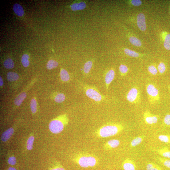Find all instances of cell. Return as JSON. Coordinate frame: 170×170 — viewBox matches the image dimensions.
Listing matches in <instances>:
<instances>
[{"label":"cell","mask_w":170,"mask_h":170,"mask_svg":"<svg viewBox=\"0 0 170 170\" xmlns=\"http://www.w3.org/2000/svg\"><path fill=\"white\" fill-rule=\"evenodd\" d=\"M13 9L15 14L19 17L22 16L24 14V11L22 6L18 4H15L13 6Z\"/></svg>","instance_id":"2e32d148"},{"label":"cell","mask_w":170,"mask_h":170,"mask_svg":"<svg viewBox=\"0 0 170 170\" xmlns=\"http://www.w3.org/2000/svg\"><path fill=\"white\" fill-rule=\"evenodd\" d=\"M132 4L135 6H139L142 4V2L139 0H133L131 1Z\"/></svg>","instance_id":"74e56055"},{"label":"cell","mask_w":170,"mask_h":170,"mask_svg":"<svg viewBox=\"0 0 170 170\" xmlns=\"http://www.w3.org/2000/svg\"><path fill=\"white\" fill-rule=\"evenodd\" d=\"M7 78L10 82L18 80L19 78L18 74L14 72H9L7 74Z\"/></svg>","instance_id":"ac0fdd59"},{"label":"cell","mask_w":170,"mask_h":170,"mask_svg":"<svg viewBox=\"0 0 170 170\" xmlns=\"http://www.w3.org/2000/svg\"><path fill=\"white\" fill-rule=\"evenodd\" d=\"M58 63L57 61L53 60L49 61L47 64V68L49 70L53 69L57 67Z\"/></svg>","instance_id":"603a6c76"},{"label":"cell","mask_w":170,"mask_h":170,"mask_svg":"<svg viewBox=\"0 0 170 170\" xmlns=\"http://www.w3.org/2000/svg\"><path fill=\"white\" fill-rule=\"evenodd\" d=\"M60 77L61 80L64 82H67L70 80V76L68 72L64 69L61 70Z\"/></svg>","instance_id":"d6986e66"},{"label":"cell","mask_w":170,"mask_h":170,"mask_svg":"<svg viewBox=\"0 0 170 170\" xmlns=\"http://www.w3.org/2000/svg\"><path fill=\"white\" fill-rule=\"evenodd\" d=\"M14 132V129L10 128L5 132L2 135L1 140L3 142L7 141L12 136Z\"/></svg>","instance_id":"7c38bea8"},{"label":"cell","mask_w":170,"mask_h":170,"mask_svg":"<svg viewBox=\"0 0 170 170\" xmlns=\"http://www.w3.org/2000/svg\"><path fill=\"white\" fill-rule=\"evenodd\" d=\"M86 94L89 98L96 101H100L102 99V97L95 89L92 88L87 89L86 90Z\"/></svg>","instance_id":"52a82bcc"},{"label":"cell","mask_w":170,"mask_h":170,"mask_svg":"<svg viewBox=\"0 0 170 170\" xmlns=\"http://www.w3.org/2000/svg\"><path fill=\"white\" fill-rule=\"evenodd\" d=\"M67 120L63 121L61 120H56L51 121L49 125V128L51 132L57 134L62 132L64 129L65 123H67Z\"/></svg>","instance_id":"5b68a950"},{"label":"cell","mask_w":170,"mask_h":170,"mask_svg":"<svg viewBox=\"0 0 170 170\" xmlns=\"http://www.w3.org/2000/svg\"><path fill=\"white\" fill-rule=\"evenodd\" d=\"M124 126L119 124H110L101 127L97 131V136L100 137L106 138L118 134L123 131Z\"/></svg>","instance_id":"6da1fadb"},{"label":"cell","mask_w":170,"mask_h":170,"mask_svg":"<svg viewBox=\"0 0 170 170\" xmlns=\"http://www.w3.org/2000/svg\"><path fill=\"white\" fill-rule=\"evenodd\" d=\"M76 161L77 164L83 168L93 167L97 163V160L94 156L86 155L78 156Z\"/></svg>","instance_id":"7a4b0ae2"},{"label":"cell","mask_w":170,"mask_h":170,"mask_svg":"<svg viewBox=\"0 0 170 170\" xmlns=\"http://www.w3.org/2000/svg\"><path fill=\"white\" fill-rule=\"evenodd\" d=\"M129 42L133 45L137 47H140L142 45L141 41L136 37H130L129 39Z\"/></svg>","instance_id":"ffe728a7"},{"label":"cell","mask_w":170,"mask_h":170,"mask_svg":"<svg viewBox=\"0 0 170 170\" xmlns=\"http://www.w3.org/2000/svg\"><path fill=\"white\" fill-rule=\"evenodd\" d=\"M93 65V62L91 61L87 62L84 65V71L85 74H88L90 72Z\"/></svg>","instance_id":"cb8c5ba5"},{"label":"cell","mask_w":170,"mask_h":170,"mask_svg":"<svg viewBox=\"0 0 170 170\" xmlns=\"http://www.w3.org/2000/svg\"><path fill=\"white\" fill-rule=\"evenodd\" d=\"M30 108L31 111L33 113H35L37 110V104L36 100L33 99L30 103Z\"/></svg>","instance_id":"1f68e13d"},{"label":"cell","mask_w":170,"mask_h":170,"mask_svg":"<svg viewBox=\"0 0 170 170\" xmlns=\"http://www.w3.org/2000/svg\"><path fill=\"white\" fill-rule=\"evenodd\" d=\"M120 141L117 139H113L108 141L105 145V148L108 149H111L118 147L120 144Z\"/></svg>","instance_id":"8fae6325"},{"label":"cell","mask_w":170,"mask_h":170,"mask_svg":"<svg viewBox=\"0 0 170 170\" xmlns=\"http://www.w3.org/2000/svg\"><path fill=\"white\" fill-rule=\"evenodd\" d=\"M164 46L167 50H170V34H167L165 37Z\"/></svg>","instance_id":"83f0119b"},{"label":"cell","mask_w":170,"mask_h":170,"mask_svg":"<svg viewBox=\"0 0 170 170\" xmlns=\"http://www.w3.org/2000/svg\"><path fill=\"white\" fill-rule=\"evenodd\" d=\"M124 51L126 54L131 57H138L140 56L139 54L137 52L128 49H125Z\"/></svg>","instance_id":"7402d4cb"},{"label":"cell","mask_w":170,"mask_h":170,"mask_svg":"<svg viewBox=\"0 0 170 170\" xmlns=\"http://www.w3.org/2000/svg\"><path fill=\"white\" fill-rule=\"evenodd\" d=\"M143 117L145 123L151 125L157 123L159 118V116L153 115L148 110L144 112Z\"/></svg>","instance_id":"8992f818"},{"label":"cell","mask_w":170,"mask_h":170,"mask_svg":"<svg viewBox=\"0 0 170 170\" xmlns=\"http://www.w3.org/2000/svg\"><path fill=\"white\" fill-rule=\"evenodd\" d=\"M147 170H163L158 165L152 163H149L146 166Z\"/></svg>","instance_id":"44dd1931"},{"label":"cell","mask_w":170,"mask_h":170,"mask_svg":"<svg viewBox=\"0 0 170 170\" xmlns=\"http://www.w3.org/2000/svg\"><path fill=\"white\" fill-rule=\"evenodd\" d=\"M3 85V81L2 79V77H1H1H0V86H2Z\"/></svg>","instance_id":"ab89813d"},{"label":"cell","mask_w":170,"mask_h":170,"mask_svg":"<svg viewBox=\"0 0 170 170\" xmlns=\"http://www.w3.org/2000/svg\"><path fill=\"white\" fill-rule=\"evenodd\" d=\"M158 69L160 74L164 73L166 71V67L164 63L161 62L159 65Z\"/></svg>","instance_id":"836d02e7"},{"label":"cell","mask_w":170,"mask_h":170,"mask_svg":"<svg viewBox=\"0 0 170 170\" xmlns=\"http://www.w3.org/2000/svg\"><path fill=\"white\" fill-rule=\"evenodd\" d=\"M65 99V95L62 93H60L57 94L55 97V101L58 103H61L64 101Z\"/></svg>","instance_id":"4dcf8cb0"},{"label":"cell","mask_w":170,"mask_h":170,"mask_svg":"<svg viewBox=\"0 0 170 170\" xmlns=\"http://www.w3.org/2000/svg\"><path fill=\"white\" fill-rule=\"evenodd\" d=\"M4 66L7 69H12L14 67V63L12 60L9 58L6 60L4 63Z\"/></svg>","instance_id":"484cf974"},{"label":"cell","mask_w":170,"mask_h":170,"mask_svg":"<svg viewBox=\"0 0 170 170\" xmlns=\"http://www.w3.org/2000/svg\"><path fill=\"white\" fill-rule=\"evenodd\" d=\"M8 170H17L16 168L13 167H10Z\"/></svg>","instance_id":"60d3db41"},{"label":"cell","mask_w":170,"mask_h":170,"mask_svg":"<svg viewBox=\"0 0 170 170\" xmlns=\"http://www.w3.org/2000/svg\"><path fill=\"white\" fill-rule=\"evenodd\" d=\"M168 89L170 94V85L168 86Z\"/></svg>","instance_id":"b9f144b4"},{"label":"cell","mask_w":170,"mask_h":170,"mask_svg":"<svg viewBox=\"0 0 170 170\" xmlns=\"http://www.w3.org/2000/svg\"><path fill=\"white\" fill-rule=\"evenodd\" d=\"M145 137V136L142 135L134 138L130 143L131 147H135L139 145Z\"/></svg>","instance_id":"5bb4252c"},{"label":"cell","mask_w":170,"mask_h":170,"mask_svg":"<svg viewBox=\"0 0 170 170\" xmlns=\"http://www.w3.org/2000/svg\"><path fill=\"white\" fill-rule=\"evenodd\" d=\"M156 151L164 157L170 159V150L167 147H163L158 149Z\"/></svg>","instance_id":"4fadbf2b"},{"label":"cell","mask_w":170,"mask_h":170,"mask_svg":"<svg viewBox=\"0 0 170 170\" xmlns=\"http://www.w3.org/2000/svg\"><path fill=\"white\" fill-rule=\"evenodd\" d=\"M119 69L120 72L123 76L126 74L128 70L127 67L124 65H121Z\"/></svg>","instance_id":"d6a6232c"},{"label":"cell","mask_w":170,"mask_h":170,"mask_svg":"<svg viewBox=\"0 0 170 170\" xmlns=\"http://www.w3.org/2000/svg\"><path fill=\"white\" fill-rule=\"evenodd\" d=\"M137 25L139 29L142 31L146 30L145 17L142 13L139 14L137 18Z\"/></svg>","instance_id":"ba28073f"},{"label":"cell","mask_w":170,"mask_h":170,"mask_svg":"<svg viewBox=\"0 0 170 170\" xmlns=\"http://www.w3.org/2000/svg\"><path fill=\"white\" fill-rule=\"evenodd\" d=\"M86 7V5L84 2H81L75 3L71 6V8L73 11L81 10L84 9Z\"/></svg>","instance_id":"9a60e30c"},{"label":"cell","mask_w":170,"mask_h":170,"mask_svg":"<svg viewBox=\"0 0 170 170\" xmlns=\"http://www.w3.org/2000/svg\"><path fill=\"white\" fill-rule=\"evenodd\" d=\"M51 170H65V169L62 168L61 167L56 168L53 169H52Z\"/></svg>","instance_id":"f35d334b"},{"label":"cell","mask_w":170,"mask_h":170,"mask_svg":"<svg viewBox=\"0 0 170 170\" xmlns=\"http://www.w3.org/2000/svg\"><path fill=\"white\" fill-rule=\"evenodd\" d=\"M146 90L149 102L153 104L160 100L159 91L153 84H149L147 85Z\"/></svg>","instance_id":"3957f363"},{"label":"cell","mask_w":170,"mask_h":170,"mask_svg":"<svg viewBox=\"0 0 170 170\" xmlns=\"http://www.w3.org/2000/svg\"><path fill=\"white\" fill-rule=\"evenodd\" d=\"M160 162L165 167L170 168V160L165 158L159 157Z\"/></svg>","instance_id":"f1b7e54d"},{"label":"cell","mask_w":170,"mask_h":170,"mask_svg":"<svg viewBox=\"0 0 170 170\" xmlns=\"http://www.w3.org/2000/svg\"><path fill=\"white\" fill-rule=\"evenodd\" d=\"M122 166L124 170H135L136 166L134 161L128 158L123 162Z\"/></svg>","instance_id":"9c48e42d"},{"label":"cell","mask_w":170,"mask_h":170,"mask_svg":"<svg viewBox=\"0 0 170 170\" xmlns=\"http://www.w3.org/2000/svg\"><path fill=\"white\" fill-rule=\"evenodd\" d=\"M27 97V95L25 93H22L18 96L15 99L14 103L16 105L19 106Z\"/></svg>","instance_id":"e0dca14e"},{"label":"cell","mask_w":170,"mask_h":170,"mask_svg":"<svg viewBox=\"0 0 170 170\" xmlns=\"http://www.w3.org/2000/svg\"><path fill=\"white\" fill-rule=\"evenodd\" d=\"M17 161L15 157L11 156L9 158L8 160V163L11 165H14L16 163Z\"/></svg>","instance_id":"8d00e7d4"},{"label":"cell","mask_w":170,"mask_h":170,"mask_svg":"<svg viewBox=\"0 0 170 170\" xmlns=\"http://www.w3.org/2000/svg\"><path fill=\"white\" fill-rule=\"evenodd\" d=\"M34 140V138L33 136H31L28 139L27 142V146L28 150H30L32 149Z\"/></svg>","instance_id":"f546056e"},{"label":"cell","mask_w":170,"mask_h":170,"mask_svg":"<svg viewBox=\"0 0 170 170\" xmlns=\"http://www.w3.org/2000/svg\"><path fill=\"white\" fill-rule=\"evenodd\" d=\"M30 57L27 54H24L22 57L21 61L23 66L25 67H27L30 64V61L29 60Z\"/></svg>","instance_id":"d4e9b609"},{"label":"cell","mask_w":170,"mask_h":170,"mask_svg":"<svg viewBox=\"0 0 170 170\" xmlns=\"http://www.w3.org/2000/svg\"><path fill=\"white\" fill-rule=\"evenodd\" d=\"M149 72L153 75H156L158 73V70L153 65H151L148 68Z\"/></svg>","instance_id":"e575fe53"},{"label":"cell","mask_w":170,"mask_h":170,"mask_svg":"<svg viewBox=\"0 0 170 170\" xmlns=\"http://www.w3.org/2000/svg\"><path fill=\"white\" fill-rule=\"evenodd\" d=\"M158 139L161 142L170 144V136L169 135H160L158 136Z\"/></svg>","instance_id":"4316f807"},{"label":"cell","mask_w":170,"mask_h":170,"mask_svg":"<svg viewBox=\"0 0 170 170\" xmlns=\"http://www.w3.org/2000/svg\"><path fill=\"white\" fill-rule=\"evenodd\" d=\"M164 123L167 125H170V114H167L164 119Z\"/></svg>","instance_id":"d590c367"},{"label":"cell","mask_w":170,"mask_h":170,"mask_svg":"<svg viewBox=\"0 0 170 170\" xmlns=\"http://www.w3.org/2000/svg\"><path fill=\"white\" fill-rule=\"evenodd\" d=\"M115 76V72L113 69L110 70L107 73L105 77V81L107 89H108L109 85L114 80Z\"/></svg>","instance_id":"30bf717a"},{"label":"cell","mask_w":170,"mask_h":170,"mask_svg":"<svg viewBox=\"0 0 170 170\" xmlns=\"http://www.w3.org/2000/svg\"><path fill=\"white\" fill-rule=\"evenodd\" d=\"M126 98L130 103L138 104L140 100V93L138 88L134 87L130 89L127 94Z\"/></svg>","instance_id":"277c9868"}]
</instances>
